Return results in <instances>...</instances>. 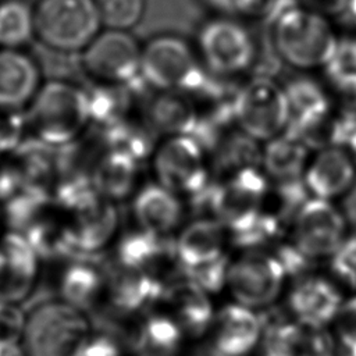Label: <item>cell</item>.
<instances>
[{
	"mask_svg": "<svg viewBox=\"0 0 356 356\" xmlns=\"http://www.w3.org/2000/svg\"><path fill=\"white\" fill-rule=\"evenodd\" d=\"M261 18L277 56L300 72L324 70L341 39L331 17L299 0H270Z\"/></svg>",
	"mask_w": 356,
	"mask_h": 356,
	"instance_id": "1",
	"label": "cell"
},
{
	"mask_svg": "<svg viewBox=\"0 0 356 356\" xmlns=\"http://www.w3.org/2000/svg\"><path fill=\"white\" fill-rule=\"evenodd\" d=\"M92 320L63 299H43L28 312L21 346L28 356H76L92 335Z\"/></svg>",
	"mask_w": 356,
	"mask_h": 356,
	"instance_id": "2",
	"label": "cell"
},
{
	"mask_svg": "<svg viewBox=\"0 0 356 356\" xmlns=\"http://www.w3.org/2000/svg\"><path fill=\"white\" fill-rule=\"evenodd\" d=\"M25 122L35 139L54 147L68 145L90 122L86 90L64 81L47 82L29 103Z\"/></svg>",
	"mask_w": 356,
	"mask_h": 356,
	"instance_id": "3",
	"label": "cell"
},
{
	"mask_svg": "<svg viewBox=\"0 0 356 356\" xmlns=\"http://www.w3.org/2000/svg\"><path fill=\"white\" fill-rule=\"evenodd\" d=\"M140 75L146 85L159 92L196 95L209 81L197 50L174 33H160L142 46Z\"/></svg>",
	"mask_w": 356,
	"mask_h": 356,
	"instance_id": "4",
	"label": "cell"
},
{
	"mask_svg": "<svg viewBox=\"0 0 356 356\" xmlns=\"http://www.w3.org/2000/svg\"><path fill=\"white\" fill-rule=\"evenodd\" d=\"M103 29L95 0H40L35 6V38L58 53H81Z\"/></svg>",
	"mask_w": 356,
	"mask_h": 356,
	"instance_id": "5",
	"label": "cell"
},
{
	"mask_svg": "<svg viewBox=\"0 0 356 356\" xmlns=\"http://www.w3.org/2000/svg\"><path fill=\"white\" fill-rule=\"evenodd\" d=\"M204 68L220 78L250 71L259 58L253 33L239 18L216 15L202 24L195 44Z\"/></svg>",
	"mask_w": 356,
	"mask_h": 356,
	"instance_id": "6",
	"label": "cell"
},
{
	"mask_svg": "<svg viewBox=\"0 0 356 356\" xmlns=\"http://www.w3.org/2000/svg\"><path fill=\"white\" fill-rule=\"evenodd\" d=\"M234 118L239 131L260 143L285 132L291 110L284 83L268 75L245 81L235 90Z\"/></svg>",
	"mask_w": 356,
	"mask_h": 356,
	"instance_id": "7",
	"label": "cell"
},
{
	"mask_svg": "<svg viewBox=\"0 0 356 356\" xmlns=\"http://www.w3.org/2000/svg\"><path fill=\"white\" fill-rule=\"evenodd\" d=\"M156 182L181 197H192L213 179L209 153L191 135H170L152 154Z\"/></svg>",
	"mask_w": 356,
	"mask_h": 356,
	"instance_id": "8",
	"label": "cell"
},
{
	"mask_svg": "<svg viewBox=\"0 0 356 356\" xmlns=\"http://www.w3.org/2000/svg\"><path fill=\"white\" fill-rule=\"evenodd\" d=\"M140 57L129 31L106 28L81 51V67L97 85H129L140 78Z\"/></svg>",
	"mask_w": 356,
	"mask_h": 356,
	"instance_id": "9",
	"label": "cell"
},
{
	"mask_svg": "<svg viewBox=\"0 0 356 356\" xmlns=\"http://www.w3.org/2000/svg\"><path fill=\"white\" fill-rule=\"evenodd\" d=\"M349 232L348 218L337 202L310 196L289 227V239L317 263L330 260Z\"/></svg>",
	"mask_w": 356,
	"mask_h": 356,
	"instance_id": "10",
	"label": "cell"
},
{
	"mask_svg": "<svg viewBox=\"0 0 356 356\" xmlns=\"http://www.w3.org/2000/svg\"><path fill=\"white\" fill-rule=\"evenodd\" d=\"M286 278L273 252L241 250L229 260L227 288L239 305L264 309L275 302Z\"/></svg>",
	"mask_w": 356,
	"mask_h": 356,
	"instance_id": "11",
	"label": "cell"
},
{
	"mask_svg": "<svg viewBox=\"0 0 356 356\" xmlns=\"http://www.w3.org/2000/svg\"><path fill=\"white\" fill-rule=\"evenodd\" d=\"M263 352L278 356H337V345L324 327L289 318L285 309L267 306L259 313Z\"/></svg>",
	"mask_w": 356,
	"mask_h": 356,
	"instance_id": "12",
	"label": "cell"
},
{
	"mask_svg": "<svg viewBox=\"0 0 356 356\" xmlns=\"http://www.w3.org/2000/svg\"><path fill=\"white\" fill-rule=\"evenodd\" d=\"M302 181L312 197L338 202L356 184V165L346 147L325 146L312 152Z\"/></svg>",
	"mask_w": 356,
	"mask_h": 356,
	"instance_id": "13",
	"label": "cell"
},
{
	"mask_svg": "<svg viewBox=\"0 0 356 356\" xmlns=\"http://www.w3.org/2000/svg\"><path fill=\"white\" fill-rule=\"evenodd\" d=\"M229 245L228 228L218 218L199 216L185 222L174 239L178 270L184 271L222 259L228 256Z\"/></svg>",
	"mask_w": 356,
	"mask_h": 356,
	"instance_id": "14",
	"label": "cell"
},
{
	"mask_svg": "<svg viewBox=\"0 0 356 356\" xmlns=\"http://www.w3.org/2000/svg\"><path fill=\"white\" fill-rule=\"evenodd\" d=\"M39 256L24 234L10 232L0 241V302L19 305L36 285Z\"/></svg>",
	"mask_w": 356,
	"mask_h": 356,
	"instance_id": "15",
	"label": "cell"
},
{
	"mask_svg": "<svg viewBox=\"0 0 356 356\" xmlns=\"http://www.w3.org/2000/svg\"><path fill=\"white\" fill-rule=\"evenodd\" d=\"M168 307V316L184 334L197 338L209 331L214 310L209 293L179 270L164 281L161 300Z\"/></svg>",
	"mask_w": 356,
	"mask_h": 356,
	"instance_id": "16",
	"label": "cell"
},
{
	"mask_svg": "<svg viewBox=\"0 0 356 356\" xmlns=\"http://www.w3.org/2000/svg\"><path fill=\"white\" fill-rule=\"evenodd\" d=\"M206 346L214 356H248L261 337L259 313L243 305L224 306L214 314Z\"/></svg>",
	"mask_w": 356,
	"mask_h": 356,
	"instance_id": "17",
	"label": "cell"
},
{
	"mask_svg": "<svg viewBox=\"0 0 356 356\" xmlns=\"http://www.w3.org/2000/svg\"><path fill=\"white\" fill-rule=\"evenodd\" d=\"M338 286L328 278L310 273L296 278L288 293V310L300 323L324 327L342 306Z\"/></svg>",
	"mask_w": 356,
	"mask_h": 356,
	"instance_id": "18",
	"label": "cell"
},
{
	"mask_svg": "<svg viewBox=\"0 0 356 356\" xmlns=\"http://www.w3.org/2000/svg\"><path fill=\"white\" fill-rule=\"evenodd\" d=\"M138 228L168 238L185 224V204L179 195L160 185L147 184L136 191L132 202Z\"/></svg>",
	"mask_w": 356,
	"mask_h": 356,
	"instance_id": "19",
	"label": "cell"
},
{
	"mask_svg": "<svg viewBox=\"0 0 356 356\" xmlns=\"http://www.w3.org/2000/svg\"><path fill=\"white\" fill-rule=\"evenodd\" d=\"M106 288L107 270H103L90 257H78L61 273L58 298L92 317L103 305Z\"/></svg>",
	"mask_w": 356,
	"mask_h": 356,
	"instance_id": "20",
	"label": "cell"
},
{
	"mask_svg": "<svg viewBox=\"0 0 356 356\" xmlns=\"http://www.w3.org/2000/svg\"><path fill=\"white\" fill-rule=\"evenodd\" d=\"M39 89L36 61L19 49H0V108L17 111L29 106Z\"/></svg>",
	"mask_w": 356,
	"mask_h": 356,
	"instance_id": "21",
	"label": "cell"
},
{
	"mask_svg": "<svg viewBox=\"0 0 356 356\" xmlns=\"http://www.w3.org/2000/svg\"><path fill=\"white\" fill-rule=\"evenodd\" d=\"M75 214L76 220L68 225L70 254L92 257L114 236L118 225L117 210L103 197L95 206Z\"/></svg>",
	"mask_w": 356,
	"mask_h": 356,
	"instance_id": "22",
	"label": "cell"
},
{
	"mask_svg": "<svg viewBox=\"0 0 356 356\" xmlns=\"http://www.w3.org/2000/svg\"><path fill=\"white\" fill-rule=\"evenodd\" d=\"M184 332L167 313H147L131 328L125 346L132 356H178Z\"/></svg>",
	"mask_w": 356,
	"mask_h": 356,
	"instance_id": "23",
	"label": "cell"
},
{
	"mask_svg": "<svg viewBox=\"0 0 356 356\" xmlns=\"http://www.w3.org/2000/svg\"><path fill=\"white\" fill-rule=\"evenodd\" d=\"M167 239L168 238L154 235L142 228L129 231L117 243V264L143 270L160 278L159 268L165 261H177L174 253V241Z\"/></svg>",
	"mask_w": 356,
	"mask_h": 356,
	"instance_id": "24",
	"label": "cell"
},
{
	"mask_svg": "<svg viewBox=\"0 0 356 356\" xmlns=\"http://www.w3.org/2000/svg\"><path fill=\"white\" fill-rule=\"evenodd\" d=\"M312 152L302 139L285 131L263 143L260 167L273 182L300 179Z\"/></svg>",
	"mask_w": 356,
	"mask_h": 356,
	"instance_id": "25",
	"label": "cell"
},
{
	"mask_svg": "<svg viewBox=\"0 0 356 356\" xmlns=\"http://www.w3.org/2000/svg\"><path fill=\"white\" fill-rule=\"evenodd\" d=\"M152 128L170 135H191L199 120V108L193 97L184 92H159L149 104Z\"/></svg>",
	"mask_w": 356,
	"mask_h": 356,
	"instance_id": "26",
	"label": "cell"
},
{
	"mask_svg": "<svg viewBox=\"0 0 356 356\" xmlns=\"http://www.w3.org/2000/svg\"><path fill=\"white\" fill-rule=\"evenodd\" d=\"M139 164L127 156L106 150L90 174L100 196L107 200H121L136 193Z\"/></svg>",
	"mask_w": 356,
	"mask_h": 356,
	"instance_id": "27",
	"label": "cell"
},
{
	"mask_svg": "<svg viewBox=\"0 0 356 356\" xmlns=\"http://www.w3.org/2000/svg\"><path fill=\"white\" fill-rule=\"evenodd\" d=\"M140 95L128 85H97L86 90L90 121L103 128L125 118L132 97Z\"/></svg>",
	"mask_w": 356,
	"mask_h": 356,
	"instance_id": "28",
	"label": "cell"
},
{
	"mask_svg": "<svg viewBox=\"0 0 356 356\" xmlns=\"http://www.w3.org/2000/svg\"><path fill=\"white\" fill-rule=\"evenodd\" d=\"M35 38V7L28 0H0V49H21Z\"/></svg>",
	"mask_w": 356,
	"mask_h": 356,
	"instance_id": "29",
	"label": "cell"
},
{
	"mask_svg": "<svg viewBox=\"0 0 356 356\" xmlns=\"http://www.w3.org/2000/svg\"><path fill=\"white\" fill-rule=\"evenodd\" d=\"M103 140L107 152L127 156L138 163L150 157L156 147L147 128L125 118L104 127Z\"/></svg>",
	"mask_w": 356,
	"mask_h": 356,
	"instance_id": "30",
	"label": "cell"
},
{
	"mask_svg": "<svg viewBox=\"0 0 356 356\" xmlns=\"http://www.w3.org/2000/svg\"><path fill=\"white\" fill-rule=\"evenodd\" d=\"M211 154H214L216 167L222 177L245 167L260 165L261 147L260 142L236 128V132L224 135Z\"/></svg>",
	"mask_w": 356,
	"mask_h": 356,
	"instance_id": "31",
	"label": "cell"
},
{
	"mask_svg": "<svg viewBox=\"0 0 356 356\" xmlns=\"http://www.w3.org/2000/svg\"><path fill=\"white\" fill-rule=\"evenodd\" d=\"M103 28L129 31L140 22L146 0H95Z\"/></svg>",
	"mask_w": 356,
	"mask_h": 356,
	"instance_id": "32",
	"label": "cell"
},
{
	"mask_svg": "<svg viewBox=\"0 0 356 356\" xmlns=\"http://www.w3.org/2000/svg\"><path fill=\"white\" fill-rule=\"evenodd\" d=\"M323 71L328 85L356 82V35L339 39L332 58Z\"/></svg>",
	"mask_w": 356,
	"mask_h": 356,
	"instance_id": "33",
	"label": "cell"
},
{
	"mask_svg": "<svg viewBox=\"0 0 356 356\" xmlns=\"http://www.w3.org/2000/svg\"><path fill=\"white\" fill-rule=\"evenodd\" d=\"M337 355L356 356V296L342 303L335 317Z\"/></svg>",
	"mask_w": 356,
	"mask_h": 356,
	"instance_id": "34",
	"label": "cell"
},
{
	"mask_svg": "<svg viewBox=\"0 0 356 356\" xmlns=\"http://www.w3.org/2000/svg\"><path fill=\"white\" fill-rule=\"evenodd\" d=\"M330 268L339 282L356 289V232H349L338 250L331 256Z\"/></svg>",
	"mask_w": 356,
	"mask_h": 356,
	"instance_id": "35",
	"label": "cell"
},
{
	"mask_svg": "<svg viewBox=\"0 0 356 356\" xmlns=\"http://www.w3.org/2000/svg\"><path fill=\"white\" fill-rule=\"evenodd\" d=\"M229 260L231 259L225 256L216 261L197 266L189 270H184V271L179 270V271L184 275H186L189 280L196 282L199 286H202L207 293H216V292H220L224 286H227V274H228Z\"/></svg>",
	"mask_w": 356,
	"mask_h": 356,
	"instance_id": "36",
	"label": "cell"
},
{
	"mask_svg": "<svg viewBox=\"0 0 356 356\" xmlns=\"http://www.w3.org/2000/svg\"><path fill=\"white\" fill-rule=\"evenodd\" d=\"M273 253L281 263L288 278L296 280L306 274L313 273L312 268L316 264V261L307 257L289 238L280 239Z\"/></svg>",
	"mask_w": 356,
	"mask_h": 356,
	"instance_id": "37",
	"label": "cell"
},
{
	"mask_svg": "<svg viewBox=\"0 0 356 356\" xmlns=\"http://www.w3.org/2000/svg\"><path fill=\"white\" fill-rule=\"evenodd\" d=\"M26 313L17 303L0 302V350L21 343Z\"/></svg>",
	"mask_w": 356,
	"mask_h": 356,
	"instance_id": "38",
	"label": "cell"
},
{
	"mask_svg": "<svg viewBox=\"0 0 356 356\" xmlns=\"http://www.w3.org/2000/svg\"><path fill=\"white\" fill-rule=\"evenodd\" d=\"M218 15L234 18L263 17L270 0H203Z\"/></svg>",
	"mask_w": 356,
	"mask_h": 356,
	"instance_id": "39",
	"label": "cell"
},
{
	"mask_svg": "<svg viewBox=\"0 0 356 356\" xmlns=\"http://www.w3.org/2000/svg\"><path fill=\"white\" fill-rule=\"evenodd\" d=\"M125 343L106 331H93L76 356H124Z\"/></svg>",
	"mask_w": 356,
	"mask_h": 356,
	"instance_id": "40",
	"label": "cell"
},
{
	"mask_svg": "<svg viewBox=\"0 0 356 356\" xmlns=\"http://www.w3.org/2000/svg\"><path fill=\"white\" fill-rule=\"evenodd\" d=\"M302 4L328 17H338L348 0H299Z\"/></svg>",
	"mask_w": 356,
	"mask_h": 356,
	"instance_id": "41",
	"label": "cell"
},
{
	"mask_svg": "<svg viewBox=\"0 0 356 356\" xmlns=\"http://www.w3.org/2000/svg\"><path fill=\"white\" fill-rule=\"evenodd\" d=\"M338 18L350 29L356 31V0H348Z\"/></svg>",
	"mask_w": 356,
	"mask_h": 356,
	"instance_id": "42",
	"label": "cell"
},
{
	"mask_svg": "<svg viewBox=\"0 0 356 356\" xmlns=\"http://www.w3.org/2000/svg\"><path fill=\"white\" fill-rule=\"evenodd\" d=\"M0 356H28V355L25 353L21 343H18V345H13V346L1 349Z\"/></svg>",
	"mask_w": 356,
	"mask_h": 356,
	"instance_id": "43",
	"label": "cell"
},
{
	"mask_svg": "<svg viewBox=\"0 0 356 356\" xmlns=\"http://www.w3.org/2000/svg\"><path fill=\"white\" fill-rule=\"evenodd\" d=\"M346 149H348V152H349V154H350V157H352V160L356 165V134L352 136V139L346 145Z\"/></svg>",
	"mask_w": 356,
	"mask_h": 356,
	"instance_id": "44",
	"label": "cell"
},
{
	"mask_svg": "<svg viewBox=\"0 0 356 356\" xmlns=\"http://www.w3.org/2000/svg\"><path fill=\"white\" fill-rule=\"evenodd\" d=\"M263 356H278L275 353H270V352H263Z\"/></svg>",
	"mask_w": 356,
	"mask_h": 356,
	"instance_id": "45",
	"label": "cell"
},
{
	"mask_svg": "<svg viewBox=\"0 0 356 356\" xmlns=\"http://www.w3.org/2000/svg\"><path fill=\"white\" fill-rule=\"evenodd\" d=\"M28 1H35V3H39L40 0H28Z\"/></svg>",
	"mask_w": 356,
	"mask_h": 356,
	"instance_id": "46",
	"label": "cell"
}]
</instances>
